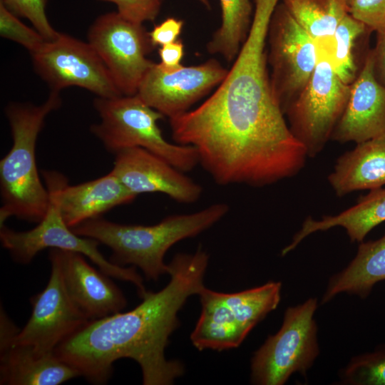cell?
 Segmentation results:
<instances>
[{"instance_id": "6da1fadb", "label": "cell", "mask_w": 385, "mask_h": 385, "mask_svg": "<svg viewBox=\"0 0 385 385\" xmlns=\"http://www.w3.org/2000/svg\"><path fill=\"white\" fill-rule=\"evenodd\" d=\"M208 260L200 248L193 254H177L168 265L170 279L163 289L147 291L130 311L88 321L61 342L54 354L95 384L106 383L113 363L122 358L139 364L143 384H172L184 368L168 360L165 349L179 325L178 311L189 297L205 287Z\"/></svg>"}, {"instance_id": "7a4b0ae2", "label": "cell", "mask_w": 385, "mask_h": 385, "mask_svg": "<svg viewBox=\"0 0 385 385\" xmlns=\"http://www.w3.org/2000/svg\"><path fill=\"white\" fill-rule=\"evenodd\" d=\"M228 211L227 204L219 202L192 213L168 216L153 225H123L98 217L71 229L78 235L94 239L111 248V262L138 267L147 279L157 281L168 274L164 257L170 247L209 229Z\"/></svg>"}, {"instance_id": "3957f363", "label": "cell", "mask_w": 385, "mask_h": 385, "mask_svg": "<svg viewBox=\"0 0 385 385\" xmlns=\"http://www.w3.org/2000/svg\"><path fill=\"white\" fill-rule=\"evenodd\" d=\"M61 103L60 92L51 91L40 105L11 103L6 107L12 145L0 161V226L11 217L39 222L46 213L49 195L38 173L36 145L46 117Z\"/></svg>"}, {"instance_id": "277c9868", "label": "cell", "mask_w": 385, "mask_h": 385, "mask_svg": "<svg viewBox=\"0 0 385 385\" xmlns=\"http://www.w3.org/2000/svg\"><path fill=\"white\" fill-rule=\"evenodd\" d=\"M93 107L101 120L90 129L108 152L115 155L126 148H142L184 173L199 164L195 148L172 143L163 137L158 121L164 115L137 94L96 97Z\"/></svg>"}, {"instance_id": "5b68a950", "label": "cell", "mask_w": 385, "mask_h": 385, "mask_svg": "<svg viewBox=\"0 0 385 385\" xmlns=\"http://www.w3.org/2000/svg\"><path fill=\"white\" fill-rule=\"evenodd\" d=\"M282 284L267 283L235 293H222L205 287L199 293L202 311L190 339L198 350L236 348L252 329L281 299Z\"/></svg>"}, {"instance_id": "8992f818", "label": "cell", "mask_w": 385, "mask_h": 385, "mask_svg": "<svg viewBox=\"0 0 385 385\" xmlns=\"http://www.w3.org/2000/svg\"><path fill=\"white\" fill-rule=\"evenodd\" d=\"M319 58L309 80L284 112L308 158L319 154L331 138L348 102L350 85L336 73L329 48L318 44Z\"/></svg>"}, {"instance_id": "52a82bcc", "label": "cell", "mask_w": 385, "mask_h": 385, "mask_svg": "<svg viewBox=\"0 0 385 385\" xmlns=\"http://www.w3.org/2000/svg\"><path fill=\"white\" fill-rule=\"evenodd\" d=\"M316 298L288 307L279 330L270 336L251 360V382L282 385L296 372L306 376L319 354L314 314Z\"/></svg>"}, {"instance_id": "ba28073f", "label": "cell", "mask_w": 385, "mask_h": 385, "mask_svg": "<svg viewBox=\"0 0 385 385\" xmlns=\"http://www.w3.org/2000/svg\"><path fill=\"white\" fill-rule=\"evenodd\" d=\"M49 195V203L45 216L33 229L15 231L0 226V240L14 260L21 264L29 263L46 248L59 249L81 253L88 257L99 270L109 277L131 282L142 297L147 290L143 278L135 266L125 267L111 262L98 250L99 242L76 234L63 220L53 197Z\"/></svg>"}, {"instance_id": "9c48e42d", "label": "cell", "mask_w": 385, "mask_h": 385, "mask_svg": "<svg viewBox=\"0 0 385 385\" xmlns=\"http://www.w3.org/2000/svg\"><path fill=\"white\" fill-rule=\"evenodd\" d=\"M88 42L108 70L123 96H133L154 63L146 56L153 48L143 24L117 11L100 15L90 26Z\"/></svg>"}, {"instance_id": "30bf717a", "label": "cell", "mask_w": 385, "mask_h": 385, "mask_svg": "<svg viewBox=\"0 0 385 385\" xmlns=\"http://www.w3.org/2000/svg\"><path fill=\"white\" fill-rule=\"evenodd\" d=\"M30 55L34 71L51 91L61 92L65 88L78 86L96 97L123 96L88 41L59 32L54 39L46 41Z\"/></svg>"}, {"instance_id": "8fae6325", "label": "cell", "mask_w": 385, "mask_h": 385, "mask_svg": "<svg viewBox=\"0 0 385 385\" xmlns=\"http://www.w3.org/2000/svg\"><path fill=\"white\" fill-rule=\"evenodd\" d=\"M267 39L272 88L284 114L312 75L319 48L282 4H278L272 14Z\"/></svg>"}, {"instance_id": "7c38bea8", "label": "cell", "mask_w": 385, "mask_h": 385, "mask_svg": "<svg viewBox=\"0 0 385 385\" xmlns=\"http://www.w3.org/2000/svg\"><path fill=\"white\" fill-rule=\"evenodd\" d=\"M51 272L43 290L31 298L32 312L14 338L40 355L54 353L65 339L90 321L75 305L63 282L58 263L49 258Z\"/></svg>"}, {"instance_id": "4fadbf2b", "label": "cell", "mask_w": 385, "mask_h": 385, "mask_svg": "<svg viewBox=\"0 0 385 385\" xmlns=\"http://www.w3.org/2000/svg\"><path fill=\"white\" fill-rule=\"evenodd\" d=\"M228 70L215 59L173 69L154 63L143 77L137 95L169 118L180 115L220 85Z\"/></svg>"}, {"instance_id": "5bb4252c", "label": "cell", "mask_w": 385, "mask_h": 385, "mask_svg": "<svg viewBox=\"0 0 385 385\" xmlns=\"http://www.w3.org/2000/svg\"><path fill=\"white\" fill-rule=\"evenodd\" d=\"M132 193H163L190 204L199 200L200 185L165 160L142 148H130L115 154L111 170Z\"/></svg>"}, {"instance_id": "9a60e30c", "label": "cell", "mask_w": 385, "mask_h": 385, "mask_svg": "<svg viewBox=\"0 0 385 385\" xmlns=\"http://www.w3.org/2000/svg\"><path fill=\"white\" fill-rule=\"evenodd\" d=\"M48 193L55 200L66 223L73 228L122 205L132 202V193L111 171L99 178L69 185L66 177L54 170L42 171Z\"/></svg>"}, {"instance_id": "2e32d148", "label": "cell", "mask_w": 385, "mask_h": 385, "mask_svg": "<svg viewBox=\"0 0 385 385\" xmlns=\"http://www.w3.org/2000/svg\"><path fill=\"white\" fill-rule=\"evenodd\" d=\"M49 258L58 263L69 297L89 320L116 314L125 307L121 290L108 275L91 266L83 255L51 249Z\"/></svg>"}, {"instance_id": "e0dca14e", "label": "cell", "mask_w": 385, "mask_h": 385, "mask_svg": "<svg viewBox=\"0 0 385 385\" xmlns=\"http://www.w3.org/2000/svg\"><path fill=\"white\" fill-rule=\"evenodd\" d=\"M385 134V87L377 80L372 50L350 84L346 108L331 140L359 143Z\"/></svg>"}, {"instance_id": "ac0fdd59", "label": "cell", "mask_w": 385, "mask_h": 385, "mask_svg": "<svg viewBox=\"0 0 385 385\" xmlns=\"http://www.w3.org/2000/svg\"><path fill=\"white\" fill-rule=\"evenodd\" d=\"M19 331L13 323L0 327V384L58 385L81 376L54 353L40 355L30 346L15 343Z\"/></svg>"}, {"instance_id": "d6986e66", "label": "cell", "mask_w": 385, "mask_h": 385, "mask_svg": "<svg viewBox=\"0 0 385 385\" xmlns=\"http://www.w3.org/2000/svg\"><path fill=\"white\" fill-rule=\"evenodd\" d=\"M328 182L338 197L385 185V134L356 143L340 155Z\"/></svg>"}, {"instance_id": "ffe728a7", "label": "cell", "mask_w": 385, "mask_h": 385, "mask_svg": "<svg viewBox=\"0 0 385 385\" xmlns=\"http://www.w3.org/2000/svg\"><path fill=\"white\" fill-rule=\"evenodd\" d=\"M384 221L385 188L381 187L370 190L366 195L360 197L354 205L339 214L324 215L319 220L307 217L281 255L284 256L290 252L309 235L334 227H343L351 242H361L373 228Z\"/></svg>"}, {"instance_id": "44dd1931", "label": "cell", "mask_w": 385, "mask_h": 385, "mask_svg": "<svg viewBox=\"0 0 385 385\" xmlns=\"http://www.w3.org/2000/svg\"><path fill=\"white\" fill-rule=\"evenodd\" d=\"M383 280H385V235L376 240L360 243L352 261L330 278L322 303H327L344 292L365 298L374 284Z\"/></svg>"}, {"instance_id": "7402d4cb", "label": "cell", "mask_w": 385, "mask_h": 385, "mask_svg": "<svg viewBox=\"0 0 385 385\" xmlns=\"http://www.w3.org/2000/svg\"><path fill=\"white\" fill-rule=\"evenodd\" d=\"M221 24L208 42L210 53L221 55L227 62L235 61L248 34L252 6L250 0H220Z\"/></svg>"}, {"instance_id": "603a6c76", "label": "cell", "mask_w": 385, "mask_h": 385, "mask_svg": "<svg viewBox=\"0 0 385 385\" xmlns=\"http://www.w3.org/2000/svg\"><path fill=\"white\" fill-rule=\"evenodd\" d=\"M296 21L316 41L332 39L336 28L348 13L342 0H281Z\"/></svg>"}, {"instance_id": "cb8c5ba5", "label": "cell", "mask_w": 385, "mask_h": 385, "mask_svg": "<svg viewBox=\"0 0 385 385\" xmlns=\"http://www.w3.org/2000/svg\"><path fill=\"white\" fill-rule=\"evenodd\" d=\"M371 31L364 24L347 13L339 23L330 46L329 54L333 68L338 76L351 84L359 71L354 49L359 39Z\"/></svg>"}, {"instance_id": "d4e9b609", "label": "cell", "mask_w": 385, "mask_h": 385, "mask_svg": "<svg viewBox=\"0 0 385 385\" xmlns=\"http://www.w3.org/2000/svg\"><path fill=\"white\" fill-rule=\"evenodd\" d=\"M351 385H385V347L354 357L341 374Z\"/></svg>"}, {"instance_id": "484cf974", "label": "cell", "mask_w": 385, "mask_h": 385, "mask_svg": "<svg viewBox=\"0 0 385 385\" xmlns=\"http://www.w3.org/2000/svg\"><path fill=\"white\" fill-rule=\"evenodd\" d=\"M0 35L24 47L30 54L47 41L36 29L25 25L19 17L0 3Z\"/></svg>"}, {"instance_id": "4316f807", "label": "cell", "mask_w": 385, "mask_h": 385, "mask_svg": "<svg viewBox=\"0 0 385 385\" xmlns=\"http://www.w3.org/2000/svg\"><path fill=\"white\" fill-rule=\"evenodd\" d=\"M48 0H0L9 11L18 17L27 19L47 41L59 34L50 24L46 13Z\"/></svg>"}, {"instance_id": "83f0119b", "label": "cell", "mask_w": 385, "mask_h": 385, "mask_svg": "<svg viewBox=\"0 0 385 385\" xmlns=\"http://www.w3.org/2000/svg\"><path fill=\"white\" fill-rule=\"evenodd\" d=\"M347 9L371 31H385V0H351Z\"/></svg>"}, {"instance_id": "f1b7e54d", "label": "cell", "mask_w": 385, "mask_h": 385, "mask_svg": "<svg viewBox=\"0 0 385 385\" xmlns=\"http://www.w3.org/2000/svg\"><path fill=\"white\" fill-rule=\"evenodd\" d=\"M111 2L124 18L140 24L155 20L159 14L162 0H98Z\"/></svg>"}, {"instance_id": "f546056e", "label": "cell", "mask_w": 385, "mask_h": 385, "mask_svg": "<svg viewBox=\"0 0 385 385\" xmlns=\"http://www.w3.org/2000/svg\"><path fill=\"white\" fill-rule=\"evenodd\" d=\"M184 22L181 19L168 17L148 32L153 47L162 46L176 41L180 35Z\"/></svg>"}, {"instance_id": "4dcf8cb0", "label": "cell", "mask_w": 385, "mask_h": 385, "mask_svg": "<svg viewBox=\"0 0 385 385\" xmlns=\"http://www.w3.org/2000/svg\"><path fill=\"white\" fill-rule=\"evenodd\" d=\"M158 54L160 58L159 63L163 68L173 69L178 68L181 63L184 55V46L181 40L168 43L160 47Z\"/></svg>"}, {"instance_id": "1f68e13d", "label": "cell", "mask_w": 385, "mask_h": 385, "mask_svg": "<svg viewBox=\"0 0 385 385\" xmlns=\"http://www.w3.org/2000/svg\"><path fill=\"white\" fill-rule=\"evenodd\" d=\"M372 53L375 76L385 87V31L376 33V44Z\"/></svg>"}, {"instance_id": "d6a6232c", "label": "cell", "mask_w": 385, "mask_h": 385, "mask_svg": "<svg viewBox=\"0 0 385 385\" xmlns=\"http://www.w3.org/2000/svg\"><path fill=\"white\" fill-rule=\"evenodd\" d=\"M202 5H204L207 9H210V4L209 0H197Z\"/></svg>"}, {"instance_id": "836d02e7", "label": "cell", "mask_w": 385, "mask_h": 385, "mask_svg": "<svg viewBox=\"0 0 385 385\" xmlns=\"http://www.w3.org/2000/svg\"><path fill=\"white\" fill-rule=\"evenodd\" d=\"M342 1L346 5L347 9H348V6H349V3L351 2V0H342Z\"/></svg>"}]
</instances>
